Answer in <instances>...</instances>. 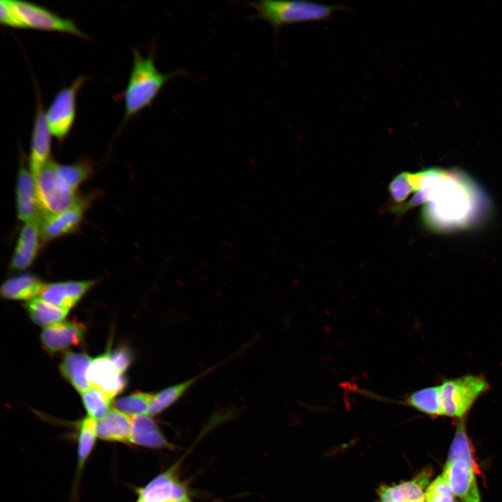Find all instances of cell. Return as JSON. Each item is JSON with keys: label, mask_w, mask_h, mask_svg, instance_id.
<instances>
[{"label": "cell", "mask_w": 502, "mask_h": 502, "mask_svg": "<svg viewBox=\"0 0 502 502\" xmlns=\"http://www.w3.org/2000/svg\"><path fill=\"white\" fill-rule=\"evenodd\" d=\"M408 179L419 204L427 203L423 218L430 228L441 231L473 225L479 195L464 174L433 168L408 173Z\"/></svg>", "instance_id": "6da1fadb"}, {"label": "cell", "mask_w": 502, "mask_h": 502, "mask_svg": "<svg viewBox=\"0 0 502 502\" xmlns=\"http://www.w3.org/2000/svg\"><path fill=\"white\" fill-rule=\"evenodd\" d=\"M132 54V68L124 91L125 120L150 106L169 81L185 73L183 70L162 73L157 68L152 53L144 56L133 50Z\"/></svg>", "instance_id": "7a4b0ae2"}, {"label": "cell", "mask_w": 502, "mask_h": 502, "mask_svg": "<svg viewBox=\"0 0 502 502\" xmlns=\"http://www.w3.org/2000/svg\"><path fill=\"white\" fill-rule=\"evenodd\" d=\"M254 17L268 22L276 31L283 26L329 19L342 5H326L306 1L264 0L250 2Z\"/></svg>", "instance_id": "3957f363"}, {"label": "cell", "mask_w": 502, "mask_h": 502, "mask_svg": "<svg viewBox=\"0 0 502 502\" xmlns=\"http://www.w3.org/2000/svg\"><path fill=\"white\" fill-rule=\"evenodd\" d=\"M439 386L443 416L459 420L464 418L478 399L491 388L481 374L445 379Z\"/></svg>", "instance_id": "277c9868"}, {"label": "cell", "mask_w": 502, "mask_h": 502, "mask_svg": "<svg viewBox=\"0 0 502 502\" xmlns=\"http://www.w3.org/2000/svg\"><path fill=\"white\" fill-rule=\"evenodd\" d=\"M35 183L41 215L62 212L78 201L76 190L60 177L56 162L51 159L35 178Z\"/></svg>", "instance_id": "5b68a950"}, {"label": "cell", "mask_w": 502, "mask_h": 502, "mask_svg": "<svg viewBox=\"0 0 502 502\" xmlns=\"http://www.w3.org/2000/svg\"><path fill=\"white\" fill-rule=\"evenodd\" d=\"M84 77H77L68 86L61 89L45 112L52 135L63 139L71 130L76 114V97L84 82Z\"/></svg>", "instance_id": "8992f818"}, {"label": "cell", "mask_w": 502, "mask_h": 502, "mask_svg": "<svg viewBox=\"0 0 502 502\" xmlns=\"http://www.w3.org/2000/svg\"><path fill=\"white\" fill-rule=\"evenodd\" d=\"M11 3L26 28L67 32L84 37L73 20L64 18L35 3L11 0Z\"/></svg>", "instance_id": "52a82bcc"}, {"label": "cell", "mask_w": 502, "mask_h": 502, "mask_svg": "<svg viewBox=\"0 0 502 502\" xmlns=\"http://www.w3.org/2000/svg\"><path fill=\"white\" fill-rule=\"evenodd\" d=\"M432 469H423L413 478L393 485H381L376 489L379 502H425L432 477Z\"/></svg>", "instance_id": "ba28073f"}, {"label": "cell", "mask_w": 502, "mask_h": 502, "mask_svg": "<svg viewBox=\"0 0 502 502\" xmlns=\"http://www.w3.org/2000/svg\"><path fill=\"white\" fill-rule=\"evenodd\" d=\"M176 470L174 466L169 468L139 489L137 502H169L188 497L187 488L178 480Z\"/></svg>", "instance_id": "9c48e42d"}, {"label": "cell", "mask_w": 502, "mask_h": 502, "mask_svg": "<svg viewBox=\"0 0 502 502\" xmlns=\"http://www.w3.org/2000/svg\"><path fill=\"white\" fill-rule=\"evenodd\" d=\"M88 377L91 386L98 388L112 399L127 386L126 378L116 368L108 351L93 359Z\"/></svg>", "instance_id": "30bf717a"}, {"label": "cell", "mask_w": 502, "mask_h": 502, "mask_svg": "<svg viewBox=\"0 0 502 502\" xmlns=\"http://www.w3.org/2000/svg\"><path fill=\"white\" fill-rule=\"evenodd\" d=\"M51 136L45 112L40 101H38L32 128L29 155V170L34 179L50 160Z\"/></svg>", "instance_id": "8fae6325"}, {"label": "cell", "mask_w": 502, "mask_h": 502, "mask_svg": "<svg viewBox=\"0 0 502 502\" xmlns=\"http://www.w3.org/2000/svg\"><path fill=\"white\" fill-rule=\"evenodd\" d=\"M85 211L83 201L78 200L69 208L52 215H41L39 224L41 238L50 241L76 230L80 225Z\"/></svg>", "instance_id": "7c38bea8"}, {"label": "cell", "mask_w": 502, "mask_h": 502, "mask_svg": "<svg viewBox=\"0 0 502 502\" xmlns=\"http://www.w3.org/2000/svg\"><path fill=\"white\" fill-rule=\"evenodd\" d=\"M84 336V327L82 324L62 321L46 327L40 334V342L46 351L56 353L79 345Z\"/></svg>", "instance_id": "4fadbf2b"}, {"label": "cell", "mask_w": 502, "mask_h": 502, "mask_svg": "<svg viewBox=\"0 0 502 502\" xmlns=\"http://www.w3.org/2000/svg\"><path fill=\"white\" fill-rule=\"evenodd\" d=\"M18 218L25 223L39 220L41 211L38 205L36 183L30 170L21 167L17 175L16 188Z\"/></svg>", "instance_id": "5bb4252c"}, {"label": "cell", "mask_w": 502, "mask_h": 502, "mask_svg": "<svg viewBox=\"0 0 502 502\" xmlns=\"http://www.w3.org/2000/svg\"><path fill=\"white\" fill-rule=\"evenodd\" d=\"M40 237L39 220L24 224L11 259L12 269L22 271L31 266L38 252Z\"/></svg>", "instance_id": "9a60e30c"}, {"label": "cell", "mask_w": 502, "mask_h": 502, "mask_svg": "<svg viewBox=\"0 0 502 502\" xmlns=\"http://www.w3.org/2000/svg\"><path fill=\"white\" fill-rule=\"evenodd\" d=\"M477 466L464 459L447 461L442 476L454 495L463 500L478 485L476 478Z\"/></svg>", "instance_id": "2e32d148"}, {"label": "cell", "mask_w": 502, "mask_h": 502, "mask_svg": "<svg viewBox=\"0 0 502 502\" xmlns=\"http://www.w3.org/2000/svg\"><path fill=\"white\" fill-rule=\"evenodd\" d=\"M98 438L107 441L130 443L132 416L114 408L96 420Z\"/></svg>", "instance_id": "e0dca14e"}, {"label": "cell", "mask_w": 502, "mask_h": 502, "mask_svg": "<svg viewBox=\"0 0 502 502\" xmlns=\"http://www.w3.org/2000/svg\"><path fill=\"white\" fill-rule=\"evenodd\" d=\"M130 443L150 448H174L164 436L156 422L147 415L132 416Z\"/></svg>", "instance_id": "ac0fdd59"}, {"label": "cell", "mask_w": 502, "mask_h": 502, "mask_svg": "<svg viewBox=\"0 0 502 502\" xmlns=\"http://www.w3.org/2000/svg\"><path fill=\"white\" fill-rule=\"evenodd\" d=\"M93 359L82 352H66L59 368L63 377L81 394L91 386L88 372Z\"/></svg>", "instance_id": "d6986e66"}, {"label": "cell", "mask_w": 502, "mask_h": 502, "mask_svg": "<svg viewBox=\"0 0 502 502\" xmlns=\"http://www.w3.org/2000/svg\"><path fill=\"white\" fill-rule=\"evenodd\" d=\"M44 284L35 275L20 274L6 280L1 287L0 293L6 299L27 301L39 296Z\"/></svg>", "instance_id": "ffe728a7"}, {"label": "cell", "mask_w": 502, "mask_h": 502, "mask_svg": "<svg viewBox=\"0 0 502 502\" xmlns=\"http://www.w3.org/2000/svg\"><path fill=\"white\" fill-rule=\"evenodd\" d=\"M216 366H218V365ZM216 366L207 369L199 374L181 383L167 387L155 394L154 398L146 415L153 416L164 411L180 399L197 381L209 373Z\"/></svg>", "instance_id": "44dd1931"}, {"label": "cell", "mask_w": 502, "mask_h": 502, "mask_svg": "<svg viewBox=\"0 0 502 502\" xmlns=\"http://www.w3.org/2000/svg\"><path fill=\"white\" fill-rule=\"evenodd\" d=\"M24 307L35 324L45 327L60 322L69 312V309L56 306L37 297L27 301Z\"/></svg>", "instance_id": "7402d4cb"}, {"label": "cell", "mask_w": 502, "mask_h": 502, "mask_svg": "<svg viewBox=\"0 0 502 502\" xmlns=\"http://www.w3.org/2000/svg\"><path fill=\"white\" fill-rule=\"evenodd\" d=\"M97 433L96 429V420L87 416L84 418L79 425L77 445L78 466L77 470L81 471L90 456L96 440Z\"/></svg>", "instance_id": "603a6c76"}, {"label": "cell", "mask_w": 502, "mask_h": 502, "mask_svg": "<svg viewBox=\"0 0 502 502\" xmlns=\"http://www.w3.org/2000/svg\"><path fill=\"white\" fill-rule=\"evenodd\" d=\"M155 394L136 392L131 395L116 399L113 402L114 409L129 416L146 415Z\"/></svg>", "instance_id": "cb8c5ba5"}, {"label": "cell", "mask_w": 502, "mask_h": 502, "mask_svg": "<svg viewBox=\"0 0 502 502\" xmlns=\"http://www.w3.org/2000/svg\"><path fill=\"white\" fill-rule=\"evenodd\" d=\"M454 459H464L477 466L474 459L473 451L466 432L464 419L459 420L457 423L447 461Z\"/></svg>", "instance_id": "d4e9b609"}, {"label": "cell", "mask_w": 502, "mask_h": 502, "mask_svg": "<svg viewBox=\"0 0 502 502\" xmlns=\"http://www.w3.org/2000/svg\"><path fill=\"white\" fill-rule=\"evenodd\" d=\"M82 395L88 416L98 420L110 410L112 398L98 388L91 386Z\"/></svg>", "instance_id": "484cf974"}, {"label": "cell", "mask_w": 502, "mask_h": 502, "mask_svg": "<svg viewBox=\"0 0 502 502\" xmlns=\"http://www.w3.org/2000/svg\"><path fill=\"white\" fill-rule=\"evenodd\" d=\"M56 169L60 177L71 188L76 190L89 176L91 169L84 162L61 165L56 162Z\"/></svg>", "instance_id": "4316f807"}, {"label": "cell", "mask_w": 502, "mask_h": 502, "mask_svg": "<svg viewBox=\"0 0 502 502\" xmlns=\"http://www.w3.org/2000/svg\"><path fill=\"white\" fill-rule=\"evenodd\" d=\"M38 296L47 302L66 309H70L76 304L68 296L63 282L45 284Z\"/></svg>", "instance_id": "83f0119b"}, {"label": "cell", "mask_w": 502, "mask_h": 502, "mask_svg": "<svg viewBox=\"0 0 502 502\" xmlns=\"http://www.w3.org/2000/svg\"><path fill=\"white\" fill-rule=\"evenodd\" d=\"M425 502H457L446 481L440 475L432 481L425 492Z\"/></svg>", "instance_id": "f1b7e54d"}, {"label": "cell", "mask_w": 502, "mask_h": 502, "mask_svg": "<svg viewBox=\"0 0 502 502\" xmlns=\"http://www.w3.org/2000/svg\"><path fill=\"white\" fill-rule=\"evenodd\" d=\"M0 22L3 24L14 28H26L14 8L11 0L0 1Z\"/></svg>", "instance_id": "f546056e"}, {"label": "cell", "mask_w": 502, "mask_h": 502, "mask_svg": "<svg viewBox=\"0 0 502 502\" xmlns=\"http://www.w3.org/2000/svg\"><path fill=\"white\" fill-rule=\"evenodd\" d=\"M109 358L121 374L128 370L132 362V351L128 346L121 345L109 352Z\"/></svg>", "instance_id": "4dcf8cb0"}, {"label": "cell", "mask_w": 502, "mask_h": 502, "mask_svg": "<svg viewBox=\"0 0 502 502\" xmlns=\"http://www.w3.org/2000/svg\"><path fill=\"white\" fill-rule=\"evenodd\" d=\"M462 502H481L478 485H476L469 494L462 500Z\"/></svg>", "instance_id": "1f68e13d"}, {"label": "cell", "mask_w": 502, "mask_h": 502, "mask_svg": "<svg viewBox=\"0 0 502 502\" xmlns=\"http://www.w3.org/2000/svg\"><path fill=\"white\" fill-rule=\"evenodd\" d=\"M169 502H191L188 497L182 498L179 499L172 500Z\"/></svg>", "instance_id": "d6a6232c"}]
</instances>
